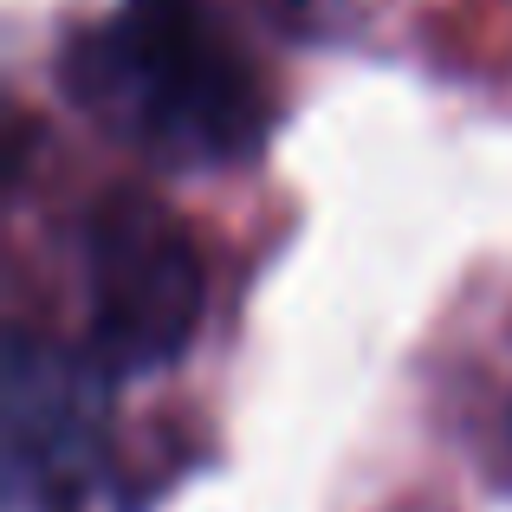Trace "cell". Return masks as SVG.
<instances>
[{
    "mask_svg": "<svg viewBox=\"0 0 512 512\" xmlns=\"http://www.w3.org/2000/svg\"><path fill=\"white\" fill-rule=\"evenodd\" d=\"M85 350L104 376L169 370L201 325V253L188 227L143 188H111L91 201L85 234Z\"/></svg>",
    "mask_w": 512,
    "mask_h": 512,
    "instance_id": "7a4b0ae2",
    "label": "cell"
},
{
    "mask_svg": "<svg viewBox=\"0 0 512 512\" xmlns=\"http://www.w3.org/2000/svg\"><path fill=\"white\" fill-rule=\"evenodd\" d=\"M65 91L169 169H234L273 130L266 85L201 0H124L72 39Z\"/></svg>",
    "mask_w": 512,
    "mask_h": 512,
    "instance_id": "6da1fadb",
    "label": "cell"
},
{
    "mask_svg": "<svg viewBox=\"0 0 512 512\" xmlns=\"http://www.w3.org/2000/svg\"><path fill=\"white\" fill-rule=\"evenodd\" d=\"M111 376L91 350H59L33 331L7 344V493L33 512H72L98 487L111 448Z\"/></svg>",
    "mask_w": 512,
    "mask_h": 512,
    "instance_id": "3957f363",
    "label": "cell"
}]
</instances>
